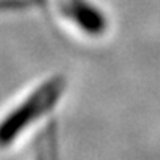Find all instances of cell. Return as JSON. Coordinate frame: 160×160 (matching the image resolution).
<instances>
[{"label": "cell", "instance_id": "1", "mask_svg": "<svg viewBox=\"0 0 160 160\" xmlns=\"http://www.w3.org/2000/svg\"><path fill=\"white\" fill-rule=\"evenodd\" d=\"M62 92V81L55 78L44 82L34 92H31L20 105L13 108L8 117L0 121V146H7L34 121L42 112L50 108Z\"/></svg>", "mask_w": 160, "mask_h": 160}, {"label": "cell", "instance_id": "2", "mask_svg": "<svg viewBox=\"0 0 160 160\" xmlns=\"http://www.w3.org/2000/svg\"><path fill=\"white\" fill-rule=\"evenodd\" d=\"M39 160H53V133L50 131L45 141H42L39 150Z\"/></svg>", "mask_w": 160, "mask_h": 160}]
</instances>
